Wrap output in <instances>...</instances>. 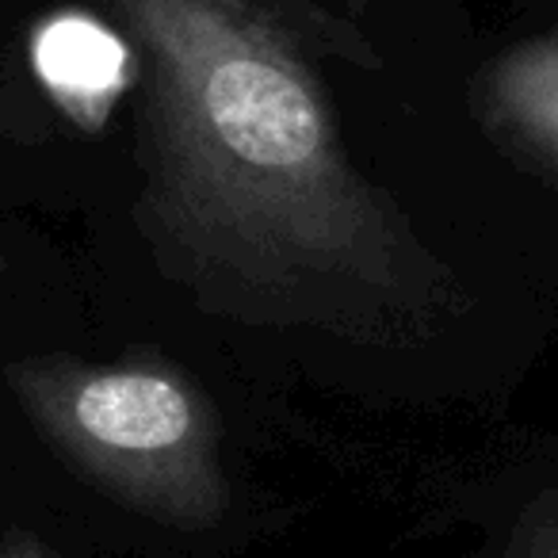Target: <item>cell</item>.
Returning a JSON list of instances; mask_svg holds the SVG:
<instances>
[{"label": "cell", "instance_id": "4", "mask_svg": "<svg viewBox=\"0 0 558 558\" xmlns=\"http://www.w3.org/2000/svg\"><path fill=\"white\" fill-rule=\"evenodd\" d=\"M32 65L50 100L88 134L108 123L111 108L138 73L126 35H116L85 12L43 20L32 35Z\"/></svg>", "mask_w": 558, "mask_h": 558}, {"label": "cell", "instance_id": "1", "mask_svg": "<svg viewBox=\"0 0 558 558\" xmlns=\"http://www.w3.org/2000/svg\"><path fill=\"white\" fill-rule=\"evenodd\" d=\"M142 70L138 222L207 306L413 337L448 271L344 154L283 0H104Z\"/></svg>", "mask_w": 558, "mask_h": 558}, {"label": "cell", "instance_id": "6", "mask_svg": "<svg viewBox=\"0 0 558 558\" xmlns=\"http://www.w3.org/2000/svg\"><path fill=\"white\" fill-rule=\"evenodd\" d=\"M0 558H62V555H58V550H50L35 532L12 527V532L0 539Z\"/></svg>", "mask_w": 558, "mask_h": 558}, {"label": "cell", "instance_id": "2", "mask_svg": "<svg viewBox=\"0 0 558 558\" xmlns=\"http://www.w3.org/2000/svg\"><path fill=\"white\" fill-rule=\"evenodd\" d=\"M4 383L43 440L119 505L184 532L226 520L230 478L215 410L169 360L32 356L4 367Z\"/></svg>", "mask_w": 558, "mask_h": 558}, {"label": "cell", "instance_id": "3", "mask_svg": "<svg viewBox=\"0 0 558 558\" xmlns=\"http://www.w3.org/2000/svg\"><path fill=\"white\" fill-rule=\"evenodd\" d=\"M474 104L505 154L558 180V27L501 50L482 70Z\"/></svg>", "mask_w": 558, "mask_h": 558}, {"label": "cell", "instance_id": "7", "mask_svg": "<svg viewBox=\"0 0 558 558\" xmlns=\"http://www.w3.org/2000/svg\"><path fill=\"white\" fill-rule=\"evenodd\" d=\"M349 4H352L356 12H360V9H367V0H349Z\"/></svg>", "mask_w": 558, "mask_h": 558}, {"label": "cell", "instance_id": "5", "mask_svg": "<svg viewBox=\"0 0 558 558\" xmlns=\"http://www.w3.org/2000/svg\"><path fill=\"white\" fill-rule=\"evenodd\" d=\"M497 558H558V489L535 497Z\"/></svg>", "mask_w": 558, "mask_h": 558}]
</instances>
